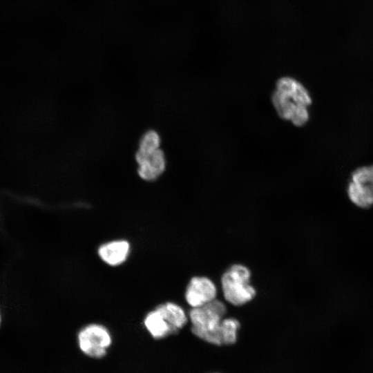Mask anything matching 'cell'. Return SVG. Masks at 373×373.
<instances>
[{"mask_svg":"<svg viewBox=\"0 0 373 373\" xmlns=\"http://www.w3.org/2000/svg\"><path fill=\"white\" fill-rule=\"evenodd\" d=\"M271 100L278 115L295 126H303L309 121L312 99L305 86L296 79H278Z\"/></svg>","mask_w":373,"mask_h":373,"instance_id":"cell-1","label":"cell"},{"mask_svg":"<svg viewBox=\"0 0 373 373\" xmlns=\"http://www.w3.org/2000/svg\"><path fill=\"white\" fill-rule=\"evenodd\" d=\"M226 312V305L218 299L201 307L191 308L188 317L192 333L207 343L223 345L222 323Z\"/></svg>","mask_w":373,"mask_h":373,"instance_id":"cell-2","label":"cell"},{"mask_svg":"<svg viewBox=\"0 0 373 373\" xmlns=\"http://www.w3.org/2000/svg\"><path fill=\"white\" fill-rule=\"evenodd\" d=\"M137 173L145 181L160 177L166 169V160L161 148L159 134L153 130L144 133L140 140L135 155Z\"/></svg>","mask_w":373,"mask_h":373,"instance_id":"cell-3","label":"cell"},{"mask_svg":"<svg viewBox=\"0 0 373 373\" xmlns=\"http://www.w3.org/2000/svg\"><path fill=\"white\" fill-rule=\"evenodd\" d=\"M250 270L242 265H233L222 276L221 287L225 300L235 306L245 305L256 296L250 284Z\"/></svg>","mask_w":373,"mask_h":373,"instance_id":"cell-4","label":"cell"},{"mask_svg":"<svg viewBox=\"0 0 373 373\" xmlns=\"http://www.w3.org/2000/svg\"><path fill=\"white\" fill-rule=\"evenodd\" d=\"M77 343L81 351L93 358H101L112 343L108 329L103 325L90 323L82 327L77 334Z\"/></svg>","mask_w":373,"mask_h":373,"instance_id":"cell-5","label":"cell"},{"mask_svg":"<svg viewBox=\"0 0 373 373\" xmlns=\"http://www.w3.org/2000/svg\"><path fill=\"white\" fill-rule=\"evenodd\" d=\"M347 193L356 207L367 209L373 206V164L358 167L352 173Z\"/></svg>","mask_w":373,"mask_h":373,"instance_id":"cell-6","label":"cell"},{"mask_svg":"<svg viewBox=\"0 0 373 373\" xmlns=\"http://www.w3.org/2000/svg\"><path fill=\"white\" fill-rule=\"evenodd\" d=\"M217 289L214 283L205 276L193 277L187 285L185 299L191 308L201 307L216 299Z\"/></svg>","mask_w":373,"mask_h":373,"instance_id":"cell-7","label":"cell"},{"mask_svg":"<svg viewBox=\"0 0 373 373\" xmlns=\"http://www.w3.org/2000/svg\"><path fill=\"white\" fill-rule=\"evenodd\" d=\"M130 253L131 244L124 239L108 241L102 244L97 249L99 258L111 267H117L124 264Z\"/></svg>","mask_w":373,"mask_h":373,"instance_id":"cell-8","label":"cell"},{"mask_svg":"<svg viewBox=\"0 0 373 373\" xmlns=\"http://www.w3.org/2000/svg\"><path fill=\"white\" fill-rule=\"evenodd\" d=\"M143 323L148 332L156 340L175 334L169 323L156 307L145 315Z\"/></svg>","mask_w":373,"mask_h":373,"instance_id":"cell-9","label":"cell"},{"mask_svg":"<svg viewBox=\"0 0 373 373\" xmlns=\"http://www.w3.org/2000/svg\"><path fill=\"white\" fill-rule=\"evenodd\" d=\"M169 323L175 334L188 322V316L184 309L173 302H166L155 307Z\"/></svg>","mask_w":373,"mask_h":373,"instance_id":"cell-10","label":"cell"},{"mask_svg":"<svg viewBox=\"0 0 373 373\" xmlns=\"http://www.w3.org/2000/svg\"><path fill=\"white\" fill-rule=\"evenodd\" d=\"M0 323H1V317H0Z\"/></svg>","mask_w":373,"mask_h":373,"instance_id":"cell-11","label":"cell"}]
</instances>
